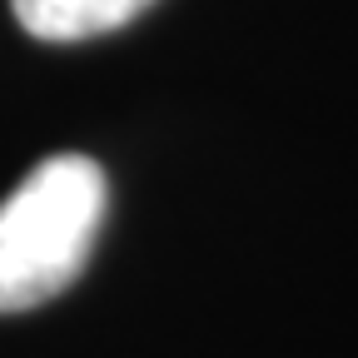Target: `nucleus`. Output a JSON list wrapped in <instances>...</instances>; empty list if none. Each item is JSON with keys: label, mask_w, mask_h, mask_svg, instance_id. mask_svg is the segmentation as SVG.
Masks as SVG:
<instances>
[{"label": "nucleus", "mask_w": 358, "mask_h": 358, "mask_svg": "<svg viewBox=\"0 0 358 358\" xmlns=\"http://www.w3.org/2000/svg\"><path fill=\"white\" fill-rule=\"evenodd\" d=\"M15 20L35 35V40H90V35H110L120 25H129L134 15H145L155 0H10Z\"/></svg>", "instance_id": "obj_2"}, {"label": "nucleus", "mask_w": 358, "mask_h": 358, "mask_svg": "<svg viewBox=\"0 0 358 358\" xmlns=\"http://www.w3.org/2000/svg\"><path fill=\"white\" fill-rule=\"evenodd\" d=\"M105 169L90 155L35 164L0 204V313L65 294L105 219Z\"/></svg>", "instance_id": "obj_1"}]
</instances>
